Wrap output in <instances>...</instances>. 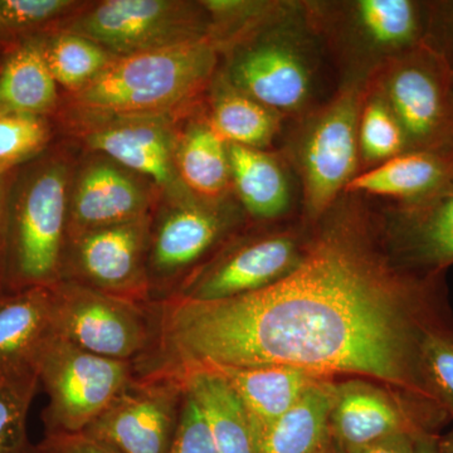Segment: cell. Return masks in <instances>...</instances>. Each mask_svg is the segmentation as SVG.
<instances>
[{
  "label": "cell",
  "instance_id": "1",
  "mask_svg": "<svg viewBox=\"0 0 453 453\" xmlns=\"http://www.w3.org/2000/svg\"><path fill=\"white\" fill-rule=\"evenodd\" d=\"M314 226L300 264L262 290L210 303L153 301L154 339L136 372L290 366L372 378L436 404L419 350L425 334L445 323V273L399 266L363 196L342 195Z\"/></svg>",
  "mask_w": 453,
  "mask_h": 453
},
{
  "label": "cell",
  "instance_id": "2",
  "mask_svg": "<svg viewBox=\"0 0 453 453\" xmlns=\"http://www.w3.org/2000/svg\"><path fill=\"white\" fill-rule=\"evenodd\" d=\"M219 57L211 35L169 49L113 57L85 88L70 94V115H181L210 89Z\"/></svg>",
  "mask_w": 453,
  "mask_h": 453
},
{
  "label": "cell",
  "instance_id": "3",
  "mask_svg": "<svg viewBox=\"0 0 453 453\" xmlns=\"http://www.w3.org/2000/svg\"><path fill=\"white\" fill-rule=\"evenodd\" d=\"M323 50L303 2H280L261 25L223 50L219 73L283 120H299L319 106Z\"/></svg>",
  "mask_w": 453,
  "mask_h": 453
},
{
  "label": "cell",
  "instance_id": "4",
  "mask_svg": "<svg viewBox=\"0 0 453 453\" xmlns=\"http://www.w3.org/2000/svg\"><path fill=\"white\" fill-rule=\"evenodd\" d=\"M342 81L366 83L384 65L426 43L431 2L344 0L303 2Z\"/></svg>",
  "mask_w": 453,
  "mask_h": 453
},
{
  "label": "cell",
  "instance_id": "5",
  "mask_svg": "<svg viewBox=\"0 0 453 453\" xmlns=\"http://www.w3.org/2000/svg\"><path fill=\"white\" fill-rule=\"evenodd\" d=\"M365 83L342 81L332 97L299 119L288 157L299 175L303 216L314 226L360 173L357 120Z\"/></svg>",
  "mask_w": 453,
  "mask_h": 453
},
{
  "label": "cell",
  "instance_id": "6",
  "mask_svg": "<svg viewBox=\"0 0 453 453\" xmlns=\"http://www.w3.org/2000/svg\"><path fill=\"white\" fill-rule=\"evenodd\" d=\"M70 192V166L64 160H50L27 179L8 211L3 286L50 288L61 281Z\"/></svg>",
  "mask_w": 453,
  "mask_h": 453
},
{
  "label": "cell",
  "instance_id": "7",
  "mask_svg": "<svg viewBox=\"0 0 453 453\" xmlns=\"http://www.w3.org/2000/svg\"><path fill=\"white\" fill-rule=\"evenodd\" d=\"M365 86L398 121L407 151L453 150V71L427 42L384 65Z\"/></svg>",
  "mask_w": 453,
  "mask_h": 453
},
{
  "label": "cell",
  "instance_id": "8",
  "mask_svg": "<svg viewBox=\"0 0 453 453\" xmlns=\"http://www.w3.org/2000/svg\"><path fill=\"white\" fill-rule=\"evenodd\" d=\"M58 29L96 42L113 56L169 49L211 35L202 2L104 0L83 5Z\"/></svg>",
  "mask_w": 453,
  "mask_h": 453
},
{
  "label": "cell",
  "instance_id": "9",
  "mask_svg": "<svg viewBox=\"0 0 453 453\" xmlns=\"http://www.w3.org/2000/svg\"><path fill=\"white\" fill-rule=\"evenodd\" d=\"M52 291V325L59 338L110 359L136 362L154 339L150 303L121 299L73 281Z\"/></svg>",
  "mask_w": 453,
  "mask_h": 453
},
{
  "label": "cell",
  "instance_id": "10",
  "mask_svg": "<svg viewBox=\"0 0 453 453\" xmlns=\"http://www.w3.org/2000/svg\"><path fill=\"white\" fill-rule=\"evenodd\" d=\"M135 374L134 362L110 359L53 336L38 377L50 395L46 434L82 432L106 410Z\"/></svg>",
  "mask_w": 453,
  "mask_h": 453
},
{
  "label": "cell",
  "instance_id": "11",
  "mask_svg": "<svg viewBox=\"0 0 453 453\" xmlns=\"http://www.w3.org/2000/svg\"><path fill=\"white\" fill-rule=\"evenodd\" d=\"M244 211L235 196L219 202L168 203L151 223L148 275L151 299L164 300L205 256L231 237Z\"/></svg>",
  "mask_w": 453,
  "mask_h": 453
},
{
  "label": "cell",
  "instance_id": "12",
  "mask_svg": "<svg viewBox=\"0 0 453 453\" xmlns=\"http://www.w3.org/2000/svg\"><path fill=\"white\" fill-rule=\"evenodd\" d=\"M68 116L74 135L89 151L145 178L166 202L195 198L181 184L175 164L180 115Z\"/></svg>",
  "mask_w": 453,
  "mask_h": 453
},
{
  "label": "cell",
  "instance_id": "13",
  "mask_svg": "<svg viewBox=\"0 0 453 453\" xmlns=\"http://www.w3.org/2000/svg\"><path fill=\"white\" fill-rule=\"evenodd\" d=\"M305 243L294 231L266 232L229 242L184 277L166 299L210 303L262 290L300 264Z\"/></svg>",
  "mask_w": 453,
  "mask_h": 453
},
{
  "label": "cell",
  "instance_id": "14",
  "mask_svg": "<svg viewBox=\"0 0 453 453\" xmlns=\"http://www.w3.org/2000/svg\"><path fill=\"white\" fill-rule=\"evenodd\" d=\"M151 223L148 216L68 238L62 280L121 299L153 303L148 275Z\"/></svg>",
  "mask_w": 453,
  "mask_h": 453
},
{
  "label": "cell",
  "instance_id": "15",
  "mask_svg": "<svg viewBox=\"0 0 453 453\" xmlns=\"http://www.w3.org/2000/svg\"><path fill=\"white\" fill-rule=\"evenodd\" d=\"M186 399L183 380L172 372L134 374L86 434L120 453H168Z\"/></svg>",
  "mask_w": 453,
  "mask_h": 453
},
{
  "label": "cell",
  "instance_id": "16",
  "mask_svg": "<svg viewBox=\"0 0 453 453\" xmlns=\"http://www.w3.org/2000/svg\"><path fill=\"white\" fill-rule=\"evenodd\" d=\"M404 398L365 380L335 384L332 431L342 453H357L384 438L407 434H436L446 417L441 408L427 402L405 404Z\"/></svg>",
  "mask_w": 453,
  "mask_h": 453
},
{
  "label": "cell",
  "instance_id": "17",
  "mask_svg": "<svg viewBox=\"0 0 453 453\" xmlns=\"http://www.w3.org/2000/svg\"><path fill=\"white\" fill-rule=\"evenodd\" d=\"M380 223L399 266L425 275L445 273L453 265V174L419 201L390 204Z\"/></svg>",
  "mask_w": 453,
  "mask_h": 453
},
{
  "label": "cell",
  "instance_id": "18",
  "mask_svg": "<svg viewBox=\"0 0 453 453\" xmlns=\"http://www.w3.org/2000/svg\"><path fill=\"white\" fill-rule=\"evenodd\" d=\"M150 184L103 155L89 160L71 188L67 240L101 226L150 216L155 189Z\"/></svg>",
  "mask_w": 453,
  "mask_h": 453
},
{
  "label": "cell",
  "instance_id": "19",
  "mask_svg": "<svg viewBox=\"0 0 453 453\" xmlns=\"http://www.w3.org/2000/svg\"><path fill=\"white\" fill-rule=\"evenodd\" d=\"M55 335L50 286L0 283V378L40 380L42 356Z\"/></svg>",
  "mask_w": 453,
  "mask_h": 453
},
{
  "label": "cell",
  "instance_id": "20",
  "mask_svg": "<svg viewBox=\"0 0 453 453\" xmlns=\"http://www.w3.org/2000/svg\"><path fill=\"white\" fill-rule=\"evenodd\" d=\"M452 174L453 150L407 151L360 172L345 188L344 195L405 204L431 195Z\"/></svg>",
  "mask_w": 453,
  "mask_h": 453
},
{
  "label": "cell",
  "instance_id": "21",
  "mask_svg": "<svg viewBox=\"0 0 453 453\" xmlns=\"http://www.w3.org/2000/svg\"><path fill=\"white\" fill-rule=\"evenodd\" d=\"M208 369L219 372L240 396L251 418L257 442L312 384L326 378L290 366H208Z\"/></svg>",
  "mask_w": 453,
  "mask_h": 453
},
{
  "label": "cell",
  "instance_id": "22",
  "mask_svg": "<svg viewBox=\"0 0 453 453\" xmlns=\"http://www.w3.org/2000/svg\"><path fill=\"white\" fill-rule=\"evenodd\" d=\"M232 192L253 219L275 220L291 210L292 187L279 155L268 150L226 144Z\"/></svg>",
  "mask_w": 453,
  "mask_h": 453
},
{
  "label": "cell",
  "instance_id": "23",
  "mask_svg": "<svg viewBox=\"0 0 453 453\" xmlns=\"http://www.w3.org/2000/svg\"><path fill=\"white\" fill-rule=\"evenodd\" d=\"M177 375L202 411L219 453H259L250 414L219 372L192 368Z\"/></svg>",
  "mask_w": 453,
  "mask_h": 453
},
{
  "label": "cell",
  "instance_id": "24",
  "mask_svg": "<svg viewBox=\"0 0 453 453\" xmlns=\"http://www.w3.org/2000/svg\"><path fill=\"white\" fill-rule=\"evenodd\" d=\"M335 383L321 378L259 437V453H327L335 447L332 411Z\"/></svg>",
  "mask_w": 453,
  "mask_h": 453
},
{
  "label": "cell",
  "instance_id": "25",
  "mask_svg": "<svg viewBox=\"0 0 453 453\" xmlns=\"http://www.w3.org/2000/svg\"><path fill=\"white\" fill-rule=\"evenodd\" d=\"M175 164L181 184L195 198L219 202L234 195L226 144L205 113L179 129Z\"/></svg>",
  "mask_w": 453,
  "mask_h": 453
},
{
  "label": "cell",
  "instance_id": "26",
  "mask_svg": "<svg viewBox=\"0 0 453 453\" xmlns=\"http://www.w3.org/2000/svg\"><path fill=\"white\" fill-rule=\"evenodd\" d=\"M205 116L226 144L268 150L282 131L279 113L229 85L219 73L210 88Z\"/></svg>",
  "mask_w": 453,
  "mask_h": 453
},
{
  "label": "cell",
  "instance_id": "27",
  "mask_svg": "<svg viewBox=\"0 0 453 453\" xmlns=\"http://www.w3.org/2000/svg\"><path fill=\"white\" fill-rule=\"evenodd\" d=\"M58 104V83L50 73L40 41L20 44L0 68V112L42 116Z\"/></svg>",
  "mask_w": 453,
  "mask_h": 453
},
{
  "label": "cell",
  "instance_id": "28",
  "mask_svg": "<svg viewBox=\"0 0 453 453\" xmlns=\"http://www.w3.org/2000/svg\"><path fill=\"white\" fill-rule=\"evenodd\" d=\"M49 35L40 41L44 58L56 82L70 94L85 88L116 57L76 33L55 29Z\"/></svg>",
  "mask_w": 453,
  "mask_h": 453
},
{
  "label": "cell",
  "instance_id": "29",
  "mask_svg": "<svg viewBox=\"0 0 453 453\" xmlns=\"http://www.w3.org/2000/svg\"><path fill=\"white\" fill-rule=\"evenodd\" d=\"M357 145L360 172L407 153V144L398 121L386 103L366 86L357 120Z\"/></svg>",
  "mask_w": 453,
  "mask_h": 453
},
{
  "label": "cell",
  "instance_id": "30",
  "mask_svg": "<svg viewBox=\"0 0 453 453\" xmlns=\"http://www.w3.org/2000/svg\"><path fill=\"white\" fill-rule=\"evenodd\" d=\"M82 4L73 0H0V40L58 29Z\"/></svg>",
  "mask_w": 453,
  "mask_h": 453
},
{
  "label": "cell",
  "instance_id": "31",
  "mask_svg": "<svg viewBox=\"0 0 453 453\" xmlns=\"http://www.w3.org/2000/svg\"><path fill=\"white\" fill-rule=\"evenodd\" d=\"M419 365L432 401L453 419V325L445 321L425 334Z\"/></svg>",
  "mask_w": 453,
  "mask_h": 453
},
{
  "label": "cell",
  "instance_id": "32",
  "mask_svg": "<svg viewBox=\"0 0 453 453\" xmlns=\"http://www.w3.org/2000/svg\"><path fill=\"white\" fill-rule=\"evenodd\" d=\"M38 383L0 378V453H42L27 434V414Z\"/></svg>",
  "mask_w": 453,
  "mask_h": 453
},
{
  "label": "cell",
  "instance_id": "33",
  "mask_svg": "<svg viewBox=\"0 0 453 453\" xmlns=\"http://www.w3.org/2000/svg\"><path fill=\"white\" fill-rule=\"evenodd\" d=\"M50 138L49 124L42 116L0 112V174L37 157Z\"/></svg>",
  "mask_w": 453,
  "mask_h": 453
},
{
  "label": "cell",
  "instance_id": "34",
  "mask_svg": "<svg viewBox=\"0 0 453 453\" xmlns=\"http://www.w3.org/2000/svg\"><path fill=\"white\" fill-rule=\"evenodd\" d=\"M168 453H219L202 411L187 392L177 434Z\"/></svg>",
  "mask_w": 453,
  "mask_h": 453
},
{
  "label": "cell",
  "instance_id": "35",
  "mask_svg": "<svg viewBox=\"0 0 453 453\" xmlns=\"http://www.w3.org/2000/svg\"><path fill=\"white\" fill-rule=\"evenodd\" d=\"M427 43L453 71V0L431 2Z\"/></svg>",
  "mask_w": 453,
  "mask_h": 453
},
{
  "label": "cell",
  "instance_id": "36",
  "mask_svg": "<svg viewBox=\"0 0 453 453\" xmlns=\"http://www.w3.org/2000/svg\"><path fill=\"white\" fill-rule=\"evenodd\" d=\"M38 446L42 453H120L85 432L46 434V438Z\"/></svg>",
  "mask_w": 453,
  "mask_h": 453
},
{
  "label": "cell",
  "instance_id": "37",
  "mask_svg": "<svg viewBox=\"0 0 453 453\" xmlns=\"http://www.w3.org/2000/svg\"><path fill=\"white\" fill-rule=\"evenodd\" d=\"M416 437L407 434H395L366 446L357 453H414Z\"/></svg>",
  "mask_w": 453,
  "mask_h": 453
},
{
  "label": "cell",
  "instance_id": "38",
  "mask_svg": "<svg viewBox=\"0 0 453 453\" xmlns=\"http://www.w3.org/2000/svg\"><path fill=\"white\" fill-rule=\"evenodd\" d=\"M8 208L4 198V183L0 174V283L4 271L5 249H7Z\"/></svg>",
  "mask_w": 453,
  "mask_h": 453
},
{
  "label": "cell",
  "instance_id": "39",
  "mask_svg": "<svg viewBox=\"0 0 453 453\" xmlns=\"http://www.w3.org/2000/svg\"><path fill=\"white\" fill-rule=\"evenodd\" d=\"M437 434H422L414 440V453H440Z\"/></svg>",
  "mask_w": 453,
  "mask_h": 453
},
{
  "label": "cell",
  "instance_id": "40",
  "mask_svg": "<svg viewBox=\"0 0 453 453\" xmlns=\"http://www.w3.org/2000/svg\"><path fill=\"white\" fill-rule=\"evenodd\" d=\"M437 446L440 453H453V431L443 436H438Z\"/></svg>",
  "mask_w": 453,
  "mask_h": 453
},
{
  "label": "cell",
  "instance_id": "41",
  "mask_svg": "<svg viewBox=\"0 0 453 453\" xmlns=\"http://www.w3.org/2000/svg\"><path fill=\"white\" fill-rule=\"evenodd\" d=\"M327 453H342V451H340V449H339V447H338V446H335V447H334V449H332V451L327 452Z\"/></svg>",
  "mask_w": 453,
  "mask_h": 453
}]
</instances>
